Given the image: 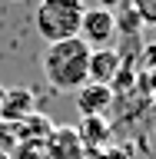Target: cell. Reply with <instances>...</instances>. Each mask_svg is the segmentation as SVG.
Returning a JSON list of instances; mask_svg holds the SVG:
<instances>
[{"instance_id": "obj_1", "label": "cell", "mask_w": 156, "mask_h": 159, "mask_svg": "<svg viewBox=\"0 0 156 159\" xmlns=\"http://www.w3.org/2000/svg\"><path fill=\"white\" fill-rule=\"evenodd\" d=\"M43 76L53 89L60 93H77L83 83H90V47L80 37L47 43L43 57H40Z\"/></svg>"}, {"instance_id": "obj_2", "label": "cell", "mask_w": 156, "mask_h": 159, "mask_svg": "<svg viewBox=\"0 0 156 159\" xmlns=\"http://www.w3.org/2000/svg\"><path fill=\"white\" fill-rule=\"evenodd\" d=\"M83 0H40L37 13H33V27L47 43L60 40H73L80 33V20H83Z\"/></svg>"}, {"instance_id": "obj_3", "label": "cell", "mask_w": 156, "mask_h": 159, "mask_svg": "<svg viewBox=\"0 0 156 159\" xmlns=\"http://www.w3.org/2000/svg\"><path fill=\"white\" fill-rule=\"evenodd\" d=\"M90 50H110L116 43V23H113V13L100 7L83 10V20H80V33H77Z\"/></svg>"}, {"instance_id": "obj_4", "label": "cell", "mask_w": 156, "mask_h": 159, "mask_svg": "<svg viewBox=\"0 0 156 159\" xmlns=\"http://www.w3.org/2000/svg\"><path fill=\"white\" fill-rule=\"evenodd\" d=\"M43 149H47L50 159H87V149L77 136V126H53L50 136L43 139Z\"/></svg>"}, {"instance_id": "obj_5", "label": "cell", "mask_w": 156, "mask_h": 159, "mask_svg": "<svg viewBox=\"0 0 156 159\" xmlns=\"http://www.w3.org/2000/svg\"><path fill=\"white\" fill-rule=\"evenodd\" d=\"M33 113H37V96H33V89H23V86L3 89V103H0V123L17 126V123H23L27 116H33Z\"/></svg>"}, {"instance_id": "obj_6", "label": "cell", "mask_w": 156, "mask_h": 159, "mask_svg": "<svg viewBox=\"0 0 156 159\" xmlns=\"http://www.w3.org/2000/svg\"><path fill=\"white\" fill-rule=\"evenodd\" d=\"M73 96H77V109L83 113V116H106L110 106L116 103L113 89H110V86H100V83H83Z\"/></svg>"}, {"instance_id": "obj_7", "label": "cell", "mask_w": 156, "mask_h": 159, "mask_svg": "<svg viewBox=\"0 0 156 159\" xmlns=\"http://www.w3.org/2000/svg\"><path fill=\"white\" fill-rule=\"evenodd\" d=\"M77 136H80V143H83V149H87V156H90V152H97V149L110 146L113 123H110L106 116H80Z\"/></svg>"}, {"instance_id": "obj_8", "label": "cell", "mask_w": 156, "mask_h": 159, "mask_svg": "<svg viewBox=\"0 0 156 159\" xmlns=\"http://www.w3.org/2000/svg\"><path fill=\"white\" fill-rule=\"evenodd\" d=\"M116 73H120V53H116V47H110V50H90V83L110 86Z\"/></svg>"}, {"instance_id": "obj_9", "label": "cell", "mask_w": 156, "mask_h": 159, "mask_svg": "<svg viewBox=\"0 0 156 159\" xmlns=\"http://www.w3.org/2000/svg\"><path fill=\"white\" fill-rule=\"evenodd\" d=\"M113 23H116V37H123V40L143 33V20H139V13L130 7V3H123V7L113 13Z\"/></svg>"}, {"instance_id": "obj_10", "label": "cell", "mask_w": 156, "mask_h": 159, "mask_svg": "<svg viewBox=\"0 0 156 159\" xmlns=\"http://www.w3.org/2000/svg\"><path fill=\"white\" fill-rule=\"evenodd\" d=\"M10 159H50L43 143H17L10 149Z\"/></svg>"}, {"instance_id": "obj_11", "label": "cell", "mask_w": 156, "mask_h": 159, "mask_svg": "<svg viewBox=\"0 0 156 159\" xmlns=\"http://www.w3.org/2000/svg\"><path fill=\"white\" fill-rule=\"evenodd\" d=\"M87 159H133V146H126V143L103 146V149H97V152H90Z\"/></svg>"}, {"instance_id": "obj_12", "label": "cell", "mask_w": 156, "mask_h": 159, "mask_svg": "<svg viewBox=\"0 0 156 159\" xmlns=\"http://www.w3.org/2000/svg\"><path fill=\"white\" fill-rule=\"evenodd\" d=\"M130 7L139 13L143 27H156V0H130Z\"/></svg>"}, {"instance_id": "obj_13", "label": "cell", "mask_w": 156, "mask_h": 159, "mask_svg": "<svg viewBox=\"0 0 156 159\" xmlns=\"http://www.w3.org/2000/svg\"><path fill=\"white\" fill-rule=\"evenodd\" d=\"M139 73H146V70H156V43H146V47H139V63H136Z\"/></svg>"}, {"instance_id": "obj_14", "label": "cell", "mask_w": 156, "mask_h": 159, "mask_svg": "<svg viewBox=\"0 0 156 159\" xmlns=\"http://www.w3.org/2000/svg\"><path fill=\"white\" fill-rule=\"evenodd\" d=\"M17 146V136H13V126L10 123H0V152L10 156V149Z\"/></svg>"}, {"instance_id": "obj_15", "label": "cell", "mask_w": 156, "mask_h": 159, "mask_svg": "<svg viewBox=\"0 0 156 159\" xmlns=\"http://www.w3.org/2000/svg\"><path fill=\"white\" fill-rule=\"evenodd\" d=\"M123 3H130V0H97V7L100 10H110V13H116Z\"/></svg>"}, {"instance_id": "obj_16", "label": "cell", "mask_w": 156, "mask_h": 159, "mask_svg": "<svg viewBox=\"0 0 156 159\" xmlns=\"http://www.w3.org/2000/svg\"><path fill=\"white\" fill-rule=\"evenodd\" d=\"M153 129H156V99H153Z\"/></svg>"}, {"instance_id": "obj_17", "label": "cell", "mask_w": 156, "mask_h": 159, "mask_svg": "<svg viewBox=\"0 0 156 159\" xmlns=\"http://www.w3.org/2000/svg\"><path fill=\"white\" fill-rule=\"evenodd\" d=\"M0 103H3V86H0Z\"/></svg>"}, {"instance_id": "obj_18", "label": "cell", "mask_w": 156, "mask_h": 159, "mask_svg": "<svg viewBox=\"0 0 156 159\" xmlns=\"http://www.w3.org/2000/svg\"><path fill=\"white\" fill-rule=\"evenodd\" d=\"M153 143H156V129H153Z\"/></svg>"}]
</instances>
